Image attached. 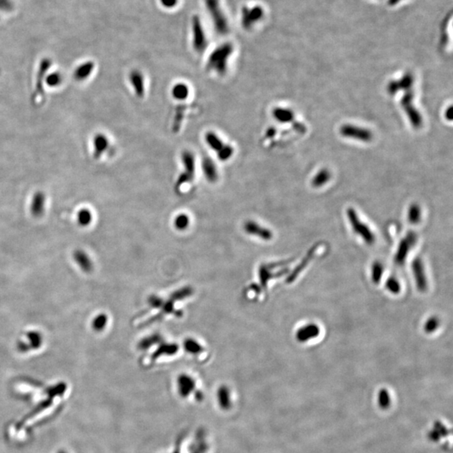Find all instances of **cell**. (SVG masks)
Returning <instances> with one entry per match:
<instances>
[{
    "mask_svg": "<svg viewBox=\"0 0 453 453\" xmlns=\"http://www.w3.org/2000/svg\"><path fill=\"white\" fill-rule=\"evenodd\" d=\"M130 86L132 87L136 97L142 98L145 95V78L139 70H133L129 75Z\"/></svg>",
    "mask_w": 453,
    "mask_h": 453,
    "instance_id": "cell-11",
    "label": "cell"
},
{
    "mask_svg": "<svg viewBox=\"0 0 453 453\" xmlns=\"http://www.w3.org/2000/svg\"><path fill=\"white\" fill-rule=\"evenodd\" d=\"M379 404L383 409H386L390 407V396L388 390L385 389L380 390L379 392Z\"/></svg>",
    "mask_w": 453,
    "mask_h": 453,
    "instance_id": "cell-36",
    "label": "cell"
},
{
    "mask_svg": "<svg viewBox=\"0 0 453 453\" xmlns=\"http://www.w3.org/2000/svg\"><path fill=\"white\" fill-rule=\"evenodd\" d=\"M93 216L91 211L88 208L81 209L78 213V223L80 226H87L90 225L92 222Z\"/></svg>",
    "mask_w": 453,
    "mask_h": 453,
    "instance_id": "cell-29",
    "label": "cell"
},
{
    "mask_svg": "<svg viewBox=\"0 0 453 453\" xmlns=\"http://www.w3.org/2000/svg\"><path fill=\"white\" fill-rule=\"evenodd\" d=\"M205 141L207 146L213 150L217 157L223 162L229 160L234 155V148L232 145L225 143L220 136L213 131H209L205 135Z\"/></svg>",
    "mask_w": 453,
    "mask_h": 453,
    "instance_id": "cell-3",
    "label": "cell"
},
{
    "mask_svg": "<svg viewBox=\"0 0 453 453\" xmlns=\"http://www.w3.org/2000/svg\"><path fill=\"white\" fill-rule=\"evenodd\" d=\"M413 98H414V93L412 92L410 89L407 90L406 91V94L404 95L403 98L401 100V105L407 113L412 126L414 129H420L422 126V116L413 104Z\"/></svg>",
    "mask_w": 453,
    "mask_h": 453,
    "instance_id": "cell-6",
    "label": "cell"
},
{
    "mask_svg": "<svg viewBox=\"0 0 453 453\" xmlns=\"http://www.w3.org/2000/svg\"><path fill=\"white\" fill-rule=\"evenodd\" d=\"M73 259L78 266L86 273H90L93 270V263L89 254L82 249H77L73 253Z\"/></svg>",
    "mask_w": 453,
    "mask_h": 453,
    "instance_id": "cell-18",
    "label": "cell"
},
{
    "mask_svg": "<svg viewBox=\"0 0 453 453\" xmlns=\"http://www.w3.org/2000/svg\"><path fill=\"white\" fill-rule=\"evenodd\" d=\"M202 170L205 178L210 183H215L219 180V170L215 162L211 158L204 157L202 161Z\"/></svg>",
    "mask_w": 453,
    "mask_h": 453,
    "instance_id": "cell-15",
    "label": "cell"
},
{
    "mask_svg": "<svg viewBox=\"0 0 453 453\" xmlns=\"http://www.w3.org/2000/svg\"><path fill=\"white\" fill-rule=\"evenodd\" d=\"M439 326V318L434 316V317H429L428 319L425 321L423 328H424V331H425L426 333H427V334H431V333H433L435 331H437Z\"/></svg>",
    "mask_w": 453,
    "mask_h": 453,
    "instance_id": "cell-35",
    "label": "cell"
},
{
    "mask_svg": "<svg viewBox=\"0 0 453 453\" xmlns=\"http://www.w3.org/2000/svg\"><path fill=\"white\" fill-rule=\"evenodd\" d=\"M93 70V62L89 61V62L82 64L77 69L75 70L74 78L79 82L87 80L91 76Z\"/></svg>",
    "mask_w": 453,
    "mask_h": 453,
    "instance_id": "cell-22",
    "label": "cell"
},
{
    "mask_svg": "<svg viewBox=\"0 0 453 453\" xmlns=\"http://www.w3.org/2000/svg\"><path fill=\"white\" fill-rule=\"evenodd\" d=\"M93 155L95 159H99L104 153L108 150L109 147V140L108 137L103 134H97L94 136L93 140Z\"/></svg>",
    "mask_w": 453,
    "mask_h": 453,
    "instance_id": "cell-17",
    "label": "cell"
},
{
    "mask_svg": "<svg viewBox=\"0 0 453 453\" xmlns=\"http://www.w3.org/2000/svg\"><path fill=\"white\" fill-rule=\"evenodd\" d=\"M421 219V209L420 206L414 203L410 205L408 211V220L411 224H417Z\"/></svg>",
    "mask_w": 453,
    "mask_h": 453,
    "instance_id": "cell-28",
    "label": "cell"
},
{
    "mask_svg": "<svg viewBox=\"0 0 453 453\" xmlns=\"http://www.w3.org/2000/svg\"><path fill=\"white\" fill-rule=\"evenodd\" d=\"M413 82H414V78L409 73H407L404 76L403 78H401V80L390 82L387 89H388L389 93L394 95L401 90H405V91L409 90L413 84Z\"/></svg>",
    "mask_w": 453,
    "mask_h": 453,
    "instance_id": "cell-16",
    "label": "cell"
},
{
    "mask_svg": "<svg viewBox=\"0 0 453 453\" xmlns=\"http://www.w3.org/2000/svg\"><path fill=\"white\" fill-rule=\"evenodd\" d=\"M62 81H63V78L60 72H52L45 76V82L46 83L47 86L50 87V88H56V87L60 86L62 83Z\"/></svg>",
    "mask_w": 453,
    "mask_h": 453,
    "instance_id": "cell-34",
    "label": "cell"
},
{
    "mask_svg": "<svg viewBox=\"0 0 453 453\" xmlns=\"http://www.w3.org/2000/svg\"><path fill=\"white\" fill-rule=\"evenodd\" d=\"M184 348L189 354L197 355L203 350L202 345L193 338H188L184 342Z\"/></svg>",
    "mask_w": 453,
    "mask_h": 453,
    "instance_id": "cell-30",
    "label": "cell"
},
{
    "mask_svg": "<svg viewBox=\"0 0 453 453\" xmlns=\"http://www.w3.org/2000/svg\"><path fill=\"white\" fill-rule=\"evenodd\" d=\"M331 179V173L327 169H321L320 172H317L313 178V184L314 187H321L325 184L328 182Z\"/></svg>",
    "mask_w": 453,
    "mask_h": 453,
    "instance_id": "cell-25",
    "label": "cell"
},
{
    "mask_svg": "<svg viewBox=\"0 0 453 453\" xmlns=\"http://www.w3.org/2000/svg\"><path fill=\"white\" fill-rule=\"evenodd\" d=\"M45 202H46V197L43 192L38 191L35 193L31 205V213L34 217L39 218L41 216L43 215L45 207Z\"/></svg>",
    "mask_w": 453,
    "mask_h": 453,
    "instance_id": "cell-19",
    "label": "cell"
},
{
    "mask_svg": "<svg viewBox=\"0 0 453 453\" xmlns=\"http://www.w3.org/2000/svg\"><path fill=\"white\" fill-rule=\"evenodd\" d=\"M385 288L390 293L393 295H398L401 293V282L395 277H389L387 281L385 282Z\"/></svg>",
    "mask_w": 453,
    "mask_h": 453,
    "instance_id": "cell-31",
    "label": "cell"
},
{
    "mask_svg": "<svg viewBox=\"0 0 453 453\" xmlns=\"http://www.w3.org/2000/svg\"><path fill=\"white\" fill-rule=\"evenodd\" d=\"M417 237L416 234L413 232H409L406 235V237L399 243L398 249L396 250L395 255V261L397 265H403L407 256L409 255V252L416 243Z\"/></svg>",
    "mask_w": 453,
    "mask_h": 453,
    "instance_id": "cell-7",
    "label": "cell"
},
{
    "mask_svg": "<svg viewBox=\"0 0 453 453\" xmlns=\"http://www.w3.org/2000/svg\"><path fill=\"white\" fill-rule=\"evenodd\" d=\"M273 116L280 123H290L293 121L294 113L288 108H275L273 110Z\"/></svg>",
    "mask_w": 453,
    "mask_h": 453,
    "instance_id": "cell-24",
    "label": "cell"
},
{
    "mask_svg": "<svg viewBox=\"0 0 453 453\" xmlns=\"http://www.w3.org/2000/svg\"><path fill=\"white\" fill-rule=\"evenodd\" d=\"M190 223H191V220H190V218H189V216L187 214L180 213L179 215H177L175 218L174 226L177 230L183 231V230H185L187 228L189 225H190Z\"/></svg>",
    "mask_w": 453,
    "mask_h": 453,
    "instance_id": "cell-32",
    "label": "cell"
},
{
    "mask_svg": "<svg viewBox=\"0 0 453 453\" xmlns=\"http://www.w3.org/2000/svg\"><path fill=\"white\" fill-rule=\"evenodd\" d=\"M453 108L452 107H449L447 112H446V119H448V120H452V113H453Z\"/></svg>",
    "mask_w": 453,
    "mask_h": 453,
    "instance_id": "cell-37",
    "label": "cell"
},
{
    "mask_svg": "<svg viewBox=\"0 0 453 453\" xmlns=\"http://www.w3.org/2000/svg\"><path fill=\"white\" fill-rule=\"evenodd\" d=\"M233 52V47L230 43L222 45L211 54L207 61V68L216 74H226L230 56Z\"/></svg>",
    "mask_w": 453,
    "mask_h": 453,
    "instance_id": "cell-1",
    "label": "cell"
},
{
    "mask_svg": "<svg viewBox=\"0 0 453 453\" xmlns=\"http://www.w3.org/2000/svg\"><path fill=\"white\" fill-rule=\"evenodd\" d=\"M177 395L184 401L199 402L202 400V391L197 388L196 379L187 373H181L177 377L176 383Z\"/></svg>",
    "mask_w": 453,
    "mask_h": 453,
    "instance_id": "cell-2",
    "label": "cell"
},
{
    "mask_svg": "<svg viewBox=\"0 0 453 453\" xmlns=\"http://www.w3.org/2000/svg\"><path fill=\"white\" fill-rule=\"evenodd\" d=\"M347 214H348V221L350 223L354 232L357 235H359L364 243H367L368 245L373 244L375 242V235L367 224L361 221V219L357 214L356 211L354 210V208L349 207L347 211Z\"/></svg>",
    "mask_w": 453,
    "mask_h": 453,
    "instance_id": "cell-5",
    "label": "cell"
},
{
    "mask_svg": "<svg viewBox=\"0 0 453 453\" xmlns=\"http://www.w3.org/2000/svg\"><path fill=\"white\" fill-rule=\"evenodd\" d=\"M108 316L104 314V313H101V314L97 315L96 317L94 318L92 322H91V326H92V328L96 332H101L103 329H105L107 324H108Z\"/></svg>",
    "mask_w": 453,
    "mask_h": 453,
    "instance_id": "cell-33",
    "label": "cell"
},
{
    "mask_svg": "<svg viewBox=\"0 0 453 453\" xmlns=\"http://www.w3.org/2000/svg\"><path fill=\"white\" fill-rule=\"evenodd\" d=\"M27 342L20 341L18 343V349L20 352H28L41 348L43 343V336L40 332L31 331L26 334Z\"/></svg>",
    "mask_w": 453,
    "mask_h": 453,
    "instance_id": "cell-12",
    "label": "cell"
},
{
    "mask_svg": "<svg viewBox=\"0 0 453 453\" xmlns=\"http://www.w3.org/2000/svg\"><path fill=\"white\" fill-rule=\"evenodd\" d=\"M320 334V327L317 324L308 323L301 326L296 331V338L299 343H304L310 342Z\"/></svg>",
    "mask_w": 453,
    "mask_h": 453,
    "instance_id": "cell-13",
    "label": "cell"
},
{
    "mask_svg": "<svg viewBox=\"0 0 453 453\" xmlns=\"http://www.w3.org/2000/svg\"><path fill=\"white\" fill-rule=\"evenodd\" d=\"M231 395V391L226 386L220 387L217 391V401L219 402V407L223 409H227L231 408V404H233L234 401L228 400Z\"/></svg>",
    "mask_w": 453,
    "mask_h": 453,
    "instance_id": "cell-20",
    "label": "cell"
},
{
    "mask_svg": "<svg viewBox=\"0 0 453 453\" xmlns=\"http://www.w3.org/2000/svg\"><path fill=\"white\" fill-rule=\"evenodd\" d=\"M50 61L49 60H43L36 78V89L34 91V102H38L44 97V82L46 76L47 70L50 67Z\"/></svg>",
    "mask_w": 453,
    "mask_h": 453,
    "instance_id": "cell-10",
    "label": "cell"
},
{
    "mask_svg": "<svg viewBox=\"0 0 453 453\" xmlns=\"http://www.w3.org/2000/svg\"><path fill=\"white\" fill-rule=\"evenodd\" d=\"M207 39L205 36L202 28L200 26L199 23H196L194 29V40L193 45L194 48L196 49V51L202 52L207 47Z\"/></svg>",
    "mask_w": 453,
    "mask_h": 453,
    "instance_id": "cell-21",
    "label": "cell"
},
{
    "mask_svg": "<svg viewBox=\"0 0 453 453\" xmlns=\"http://www.w3.org/2000/svg\"><path fill=\"white\" fill-rule=\"evenodd\" d=\"M176 0H163L164 4L166 5L172 6L174 4Z\"/></svg>",
    "mask_w": 453,
    "mask_h": 453,
    "instance_id": "cell-38",
    "label": "cell"
},
{
    "mask_svg": "<svg viewBox=\"0 0 453 453\" xmlns=\"http://www.w3.org/2000/svg\"><path fill=\"white\" fill-rule=\"evenodd\" d=\"M340 133L346 138H354L362 142H369L373 138V134L370 130L355 125H343L340 130Z\"/></svg>",
    "mask_w": 453,
    "mask_h": 453,
    "instance_id": "cell-8",
    "label": "cell"
},
{
    "mask_svg": "<svg viewBox=\"0 0 453 453\" xmlns=\"http://www.w3.org/2000/svg\"><path fill=\"white\" fill-rule=\"evenodd\" d=\"M448 435V429L445 426H443L442 423L437 422L435 425L434 430L430 432L429 437L431 438V441L437 442L441 439L442 437H446Z\"/></svg>",
    "mask_w": 453,
    "mask_h": 453,
    "instance_id": "cell-27",
    "label": "cell"
},
{
    "mask_svg": "<svg viewBox=\"0 0 453 453\" xmlns=\"http://www.w3.org/2000/svg\"><path fill=\"white\" fill-rule=\"evenodd\" d=\"M411 269L417 290L420 292H425L428 288V280L426 277L424 264L420 258H416L412 262Z\"/></svg>",
    "mask_w": 453,
    "mask_h": 453,
    "instance_id": "cell-9",
    "label": "cell"
},
{
    "mask_svg": "<svg viewBox=\"0 0 453 453\" xmlns=\"http://www.w3.org/2000/svg\"><path fill=\"white\" fill-rule=\"evenodd\" d=\"M172 95L177 101H185L190 95V88L185 83H177L172 87Z\"/></svg>",
    "mask_w": 453,
    "mask_h": 453,
    "instance_id": "cell-23",
    "label": "cell"
},
{
    "mask_svg": "<svg viewBox=\"0 0 453 453\" xmlns=\"http://www.w3.org/2000/svg\"><path fill=\"white\" fill-rule=\"evenodd\" d=\"M384 274V266L379 261H375L371 267V279L374 284H379L381 281Z\"/></svg>",
    "mask_w": 453,
    "mask_h": 453,
    "instance_id": "cell-26",
    "label": "cell"
},
{
    "mask_svg": "<svg viewBox=\"0 0 453 453\" xmlns=\"http://www.w3.org/2000/svg\"><path fill=\"white\" fill-rule=\"evenodd\" d=\"M244 231L250 235H254L261 238L263 240H271L273 238V232L271 230L262 226L260 224L254 221H248L243 226Z\"/></svg>",
    "mask_w": 453,
    "mask_h": 453,
    "instance_id": "cell-14",
    "label": "cell"
},
{
    "mask_svg": "<svg viewBox=\"0 0 453 453\" xmlns=\"http://www.w3.org/2000/svg\"><path fill=\"white\" fill-rule=\"evenodd\" d=\"M181 163L183 166V172L178 177L176 182L177 191H181V189L184 185L192 182L196 173V157L191 151H183L181 154Z\"/></svg>",
    "mask_w": 453,
    "mask_h": 453,
    "instance_id": "cell-4",
    "label": "cell"
}]
</instances>
